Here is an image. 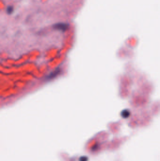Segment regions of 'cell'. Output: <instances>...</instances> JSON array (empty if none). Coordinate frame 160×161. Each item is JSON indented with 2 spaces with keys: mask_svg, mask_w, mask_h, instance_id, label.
<instances>
[{
  "mask_svg": "<svg viewBox=\"0 0 160 161\" xmlns=\"http://www.w3.org/2000/svg\"><path fill=\"white\" fill-rule=\"evenodd\" d=\"M99 143V142L96 140V139L94 137V136H92L90 138L88 139L84 145V152L89 155L93 147L96 146L97 144Z\"/></svg>",
  "mask_w": 160,
  "mask_h": 161,
  "instance_id": "obj_8",
  "label": "cell"
},
{
  "mask_svg": "<svg viewBox=\"0 0 160 161\" xmlns=\"http://www.w3.org/2000/svg\"><path fill=\"white\" fill-rule=\"evenodd\" d=\"M112 161H123V160L121 155H115V157L114 158Z\"/></svg>",
  "mask_w": 160,
  "mask_h": 161,
  "instance_id": "obj_15",
  "label": "cell"
},
{
  "mask_svg": "<svg viewBox=\"0 0 160 161\" xmlns=\"http://www.w3.org/2000/svg\"><path fill=\"white\" fill-rule=\"evenodd\" d=\"M58 157L60 161H69L71 155L66 151H62L59 152Z\"/></svg>",
  "mask_w": 160,
  "mask_h": 161,
  "instance_id": "obj_12",
  "label": "cell"
},
{
  "mask_svg": "<svg viewBox=\"0 0 160 161\" xmlns=\"http://www.w3.org/2000/svg\"><path fill=\"white\" fill-rule=\"evenodd\" d=\"M94 137L99 143H103L108 141L110 137V133L108 131H102L96 133Z\"/></svg>",
  "mask_w": 160,
  "mask_h": 161,
  "instance_id": "obj_9",
  "label": "cell"
},
{
  "mask_svg": "<svg viewBox=\"0 0 160 161\" xmlns=\"http://www.w3.org/2000/svg\"><path fill=\"white\" fill-rule=\"evenodd\" d=\"M123 123L122 120L108 123L107 126L108 132L114 136H118L121 132L122 126Z\"/></svg>",
  "mask_w": 160,
  "mask_h": 161,
  "instance_id": "obj_5",
  "label": "cell"
},
{
  "mask_svg": "<svg viewBox=\"0 0 160 161\" xmlns=\"http://www.w3.org/2000/svg\"><path fill=\"white\" fill-rule=\"evenodd\" d=\"M160 110V103L159 101H155L151 105L150 107V113L153 116L158 115Z\"/></svg>",
  "mask_w": 160,
  "mask_h": 161,
  "instance_id": "obj_11",
  "label": "cell"
},
{
  "mask_svg": "<svg viewBox=\"0 0 160 161\" xmlns=\"http://www.w3.org/2000/svg\"><path fill=\"white\" fill-rule=\"evenodd\" d=\"M138 118V129H144L151 125L153 122V115L148 109L146 108L134 109Z\"/></svg>",
  "mask_w": 160,
  "mask_h": 161,
  "instance_id": "obj_2",
  "label": "cell"
},
{
  "mask_svg": "<svg viewBox=\"0 0 160 161\" xmlns=\"http://www.w3.org/2000/svg\"><path fill=\"white\" fill-rule=\"evenodd\" d=\"M130 139V136H115L111 141H108L107 151L110 153L119 151Z\"/></svg>",
  "mask_w": 160,
  "mask_h": 161,
  "instance_id": "obj_3",
  "label": "cell"
},
{
  "mask_svg": "<svg viewBox=\"0 0 160 161\" xmlns=\"http://www.w3.org/2000/svg\"><path fill=\"white\" fill-rule=\"evenodd\" d=\"M130 99V106L134 109L146 108L150 102V96L145 95L138 90L131 92Z\"/></svg>",
  "mask_w": 160,
  "mask_h": 161,
  "instance_id": "obj_1",
  "label": "cell"
},
{
  "mask_svg": "<svg viewBox=\"0 0 160 161\" xmlns=\"http://www.w3.org/2000/svg\"><path fill=\"white\" fill-rule=\"evenodd\" d=\"M132 113L129 109H125L121 113L120 115L123 119H128L131 116Z\"/></svg>",
  "mask_w": 160,
  "mask_h": 161,
  "instance_id": "obj_13",
  "label": "cell"
},
{
  "mask_svg": "<svg viewBox=\"0 0 160 161\" xmlns=\"http://www.w3.org/2000/svg\"><path fill=\"white\" fill-rule=\"evenodd\" d=\"M77 161H90V157L87 155H79Z\"/></svg>",
  "mask_w": 160,
  "mask_h": 161,
  "instance_id": "obj_14",
  "label": "cell"
},
{
  "mask_svg": "<svg viewBox=\"0 0 160 161\" xmlns=\"http://www.w3.org/2000/svg\"><path fill=\"white\" fill-rule=\"evenodd\" d=\"M69 27V24L66 23H58L55 24L53 26V28L55 30L64 32L68 30Z\"/></svg>",
  "mask_w": 160,
  "mask_h": 161,
  "instance_id": "obj_10",
  "label": "cell"
},
{
  "mask_svg": "<svg viewBox=\"0 0 160 161\" xmlns=\"http://www.w3.org/2000/svg\"><path fill=\"white\" fill-rule=\"evenodd\" d=\"M117 82L119 84V89L131 91L133 82L130 75L127 74H119L117 77Z\"/></svg>",
  "mask_w": 160,
  "mask_h": 161,
  "instance_id": "obj_4",
  "label": "cell"
},
{
  "mask_svg": "<svg viewBox=\"0 0 160 161\" xmlns=\"http://www.w3.org/2000/svg\"><path fill=\"white\" fill-rule=\"evenodd\" d=\"M134 51L131 49L122 47L119 49L116 53L117 57L120 59H131L134 57Z\"/></svg>",
  "mask_w": 160,
  "mask_h": 161,
  "instance_id": "obj_6",
  "label": "cell"
},
{
  "mask_svg": "<svg viewBox=\"0 0 160 161\" xmlns=\"http://www.w3.org/2000/svg\"><path fill=\"white\" fill-rule=\"evenodd\" d=\"M154 89V85L152 82L149 81L148 80L138 86L137 90L143 94L150 96L153 92Z\"/></svg>",
  "mask_w": 160,
  "mask_h": 161,
  "instance_id": "obj_7",
  "label": "cell"
},
{
  "mask_svg": "<svg viewBox=\"0 0 160 161\" xmlns=\"http://www.w3.org/2000/svg\"><path fill=\"white\" fill-rule=\"evenodd\" d=\"M6 11H7L8 14H11V13L13 12V11H14V8H13V6H8V7H7Z\"/></svg>",
  "mask_w": 160,
  "mask_h": 161,
  "instance_id": "obj_16",
  "label": "cell"
}]
</instances>
